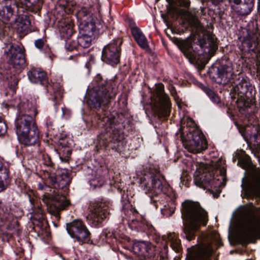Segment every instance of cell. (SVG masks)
I'll list each match as a JSON object with an SVG mask.
<instances>
[{
  "mask_svg": "<svg viewBox=\"0 0 260 260\" xmlns=\"http://www.w3.org/2000/svg\"><path fill=\"white\" fill-rule=\"evenodd\" d=\"M5 54L8 62L15 67H20L25 63L24 51L18 44H12L9 45L6 49Z\"/></svg>",
  "mask_w": 260,
  "mask_h": 260,
  "instance_id": "obj_15",
  "label": "cell"
},
{
  "mask_svg": "<svg viewBox=\"0 0 260 260\" xmlns=\"http://www.w3.org/2000/svg\"><path fill=\"white\" fill-rule=\"evenodd\" d=\"M21 3L28 8H32L39 3L40 0H20Z\"/></svg>",
  "mask_w": 260,
  "mask_h": 260,
  "instance_id": "obj_29",
  "label": "cell"
},
{
  "mask_svg": "<svg viewBox=\"0 0 260 260\" xmlns=\"http://www.w3.org/2000/svg\"><path fill=\"white\" fill-rule=\"evenodd\" d=\"M232 9L241 15H247L252 10L254 0H231Z\"/></svg>",
  "mask_w": 260,
  "mask_h": 260,
  "instance_id": "obj_19",
  "label": "cell"
},
{
  "mask_svg": "<svg viewBox=\"0 0 260 260\" xmlns=\"http://www.w3.org/2000/svg\"><path fill=\"white\" fill-rule=\"evenodd\" d=\"M254 207L242 206L233 214L229 231L231 244H243L258 239L259 215Z\"/></svg>",
  "mask_w": 260,
  "mask_h": 260,
  "instance_id": "obj_1",
  "label": "cell"
},
{
  "mask_svg": "<svg viewBox=\"0 0 260 260\" xmlns=\"http://www.w3.org/2000/svg\"><path fill=\"white\" fill-rule=\"evenodd\" d=\"M183 230L188 240H192L195 233L208 222L207 213L198 203L186 201L182 204Z\"/></svg>",
  "mask_w": 260,
  "mask_h": 260,
  "instance_id": "obj_3",
  "label": "cell"
},
{
  "mask_svg": "<svg viewBox=\"0 0 260 260\" xmlns=\"http://www.w3.org/2000/svg\"><path fill=\"white\" fill-rule=\"evenodd\" d=\"M133 248L137 254L144 256L151 255L152 252L151 244L145 242H138L135 243Z\"/></svg>",
  "mask_w": 260,
  "mask_h": 260,
  "instance_id": "obj_24",
  "label": "cell"
},
{
  "mask_svg": "<svg viewBox=\"0 0 260 260\" xmlns=\"http://www.w3.org/2000/svg\"><path fill=\"white\" fill-rule=\"evenodd\" d=\"M44 44V41L42 39L37 40L35 42V45L36 47H37L39 49L42 48L43 47Z\"/></svg>",
  "mask_w": 260,
  "mask_h": 260,
  "instance_id": "obj_31",
  "label": "cell"
},
{
  "mask_svg": "<svg viewBox=\"0 0 260 260\" xmlns=\"http://www.w3.org/2000/svg\"><path fill=\"white\" fill-rule=\"evenodd\" d=\"M242 49L246 52L253 51L255 47V40L252 32L248 29L243 30L240 37Z\"/></svg>",
  "mask_w": 260,
  "mask_h": 260,
  "instance_id": "obj_20",
  "label": "cell"
},
{
  "mask_svg": "<svg viewBox=\"0 0 260 260\" xmlns=\"http://www.w3.org/2000/svg\"><path fill=\"white\" fill-rule=\"evenodd\" d=\"M234 70L232 63L228 59L216 61L209 69L208 75L214 83L219 85L228 83L233 77Z\"/></svg>",
  "mask_w": 260,
  "mask_h": 260,
  "instance_id": "obj_9",
  "label": "cell"
},
{
  "mask_svg": "<svg viewBox=\"0 0 260 260\" xmlns=\"http://www.w3.org/2000/svg\"><path fill=\"white\" fill-rule=\"evenodd\" d=\"M7 129L6 123L4 119L0 116V136L4 135Z\"/></svg>",
  "mask_w": 260,
  "mask_h": 260,
  "instance_id": "obj_30",
  "label": "cell"
},
{
  "mask_svg": "<svg viewBox=\"0 0 260 260\" xmlns=\"http://www.w3.org/2000/svg\"><path fill=\"white\" fill-rule=\"evenodd\" d=\"M245 136L253 146H258L259 144V129L255 125L248 127L245 131Z\"/></svg>",
  "mask_w": 260,
  "mask_h": 260,
  "instance_id": "obj_25",
  "label": "cell"
},
{
  "mask_svg": "<svg viewBox=\"0 0 260 260\" xmlns=\"http://www.w3.org/2000/svg\"><path fill=\"white\" fill-rule=\"evenodd\" d=\"M119 47L116 43L108 45L103 49L104 61L110 65H116L119 60Z\"/></svg>",
  "mask_w": 260,
  "mask_h": 260,
  "instance_id": "obj_17",
  "label": "cell"
},
{
  "mask_svg": "<svg viewBox=\"0 0 260 260\" xmlns=\"http://www.w3.org/2000/svg\"><path fill=\"white\" fill-rule=\"evenodd\" d=\"M191 47L196 58L202 61V64L211 57L214 46L209 37L206 35L201 34L195 38Z\"/></svg>",
  "mask_w": 260,
  "mask_h": 260,
  "instance_id": "obj_11",
  "label": "cell"
},
{
  "mask_svg": "<svg viewBox=\"0 0 260 260\" xmlns=\"http://www.w3.org/2000/svg\"><path fill=\"white\" fill-rule=\"evenodd\" d=\"M79 45L88 48L96 39L99 34V27L95 19L86 10H82L78 16Z\"/></svg>",
  "mask_w": 260,
  "mask_h": 260,
  "instance_id": "obj_6",
  "label": "cell"
},
{
  "mask_svg": "<svg viewBox=\"0 0 260 260\" xmlns=\"http://www.w3.org/2000/svg\"><path fill=\"white\" fill-rule=\"evenodd\" d=\"M16 132L20 142L25 145H32L39 139V131L34 119L29 115L21 116L16 122Z\"/></svg>",
  "mask_w": 260,
  "mask_h": 260,
  "instance_id": "obj_8",
  "label": "cell"
},
{
  "mask_svg": "<svg viewBox=\"0 0 260 260\" xmlns=\"http://www.w3.org/2000/svg\"><path fill=\"white\" fill-rule=\"evenodd\" d=\"M180 135L184 147L190 153H201L207 147L205 136L194 121L189 117H185L182 120Z\"/></svg>",
  "mask_w": 260,
  "mask_h": 260,
  "instance_id": "obj_4",
  "label": "cell"
},
{
  "mask_svg": "<svg viewBox=\"0 0 260 260\" xmlns=\"http://www.w3.org/2000/svg\"><path fill=\"white\" fill-rule=\"evenodd\" d=\"M31 22L28 16L22 14L17 16L15 20V27L19 33L24 34L30 29Z\"/></svg>",
  "mask_w": 260,
  "mask_h": 260,
  "instance_id": "obj_22",
  "label": "cell"
},
{
  "mask_svg": "<svg viewBox=\"0 0 260 260\" xmlns=\"http://www.w3.org/2000/svg\"><path fill=\"white\" fill-rule=\"evenodd\" d=\"M113 208L112 202L105 198H99L89 202L84 214L87 222L92 226L101 227L108 220Z\"/></svg>",
  "mask_w": 260,
  "mask_h": 260,
  "instance_id": "obj_5",
  "label": "cell"
},
{
  "mask_svg": "<svg viewBox=\"0 0 260 260\" xmlns=\"http://www.w3.org/2000/svg\"><path fill=\"white\" fill-rule=\"evenodd\" d=\"M67 230L72 237L80 242H87L90 239L89 231L81 220L76 219L68 223Z\"/></svg>",
  "mask_w": 260,
  "mask_h": 260,
  "instance_id": "obj_14",
  "label": "cell"
},
{
  "mask_svg": "<svg viewBox=\"0 0 260 260\" xmlns=\"http://www.w3.org/2000/svg\"><path fill=\"white\" fill-rule=\"evenodd\" d=\"M237 103L241 112L251 113L253 111L255 89L252 82L246 76L239 78L236 83Z\"/></svg>",
  "mask_w": 260,
  "mask_h": 260,
  "instance_id": "obj_7",
  "label": "cell"
},
{
  "mask_svg": "<svg viewBox=\"0 0 260 260\" xmlns=\"http://www.w3.org/2000/svg\"><path fill=\"white\" fill-rule=\"evenodd\" d=\"M29 80L34 83L44 84L47 79L46 73L39 68H32L28 72Z\"/></svg>",
  "mask_w": 260,
  "mask_h": 260,
  "instance_id": "obj_21",
  "label": "cell"
},
{
  "mask_svg": "<svg viewBox=\"0 0 260 260\" xmlns=\"http://www.w3.org/2000/svg\"><path fill=\"white\" fill-rule=\"evenodd\" d=\"M43 200L46 204L48 212L55 216H58L61 212L67 208L70 204V202L66 196L57 192L44 194Z\"/></svg>",
  "mask_w": 260,
  "mask_h": 260,
  "instance_id": "obj_12",
  "label": "cell"
},
{
  "mask_svg": "<svg viewBox=\"0 0 260 260\" xmlns=\"http://www.w3.org/2000/svg\"><path fill=\"white\" fill-rule=\"evenodd\" d=\"M73 28V23L72 21L65 22V25L62 26V31L65 35L66 37H70L72 35V30Z\"/></svg>",
  "mask_w": 260,
  "mask_h": 260,
  "instance_id": "obj_28",
  "label": "cell"
},
{
  "mask_svg": "<svg viewBox=\"0 0 260 260\" xmlns=\"http://www.w3.org/2000/svg\"><path fill=\"white\" fill-rule=\"evenodd\" d=\"M9 184L10 177L8 170L0 160V192L5 190Z\"/></svg>",
  "mask_w": 260,
  "mask_h": 260,
  "instance_id": "obj_26",
  "label": "cell"
},
{
  "mask_svg": "<svg viewBox=\"0 0 260 260\" xmlns=\"http://www.w3.org/2000/svg\"><path fill=\"white\" fill-rule=\"evenodd\" d=\"M17 12V7L13 1L5 0L0 3V19L5 22L15 21Z\"/></svg>",
  "mask_w": 260,
  "mask_h": 260,
  "instance_id": "obj_16",
  "label": "cell"
},
{
  "mask_svg": "<svg viewBox=\"0 0 260 260\" xmlns=\"http://www.w3.org/2000/svg\"><path fill=\"white\" fill-rule=\"evenodd\" d=\"M212 7L217 11H222L226 6V0H210Z\"/></svg>",
  "mask_w": 260,
  "mask_h": 260,
  "instance_id": "obj_27",
  "label": "cell"
},
{
  "mask_svg": "<svg viewBox=\"0 0 260 260\" xmlns=\"http://www.w3.org/2000/svg\"><path fill=\"white\" fill-rule=\"evenodd\" d=\"M131 32L137 44L142 48L145 50L149 49V47L147 40L139 27L137 26L132 27Z\"/></svg>",
  "mask_w": 260,
  "mask_h": 260,
  "instance_id": "obj_23",
  "label": "cell"
},
{
  "mask_svg": "<svg viewBox=\"0 0 260 260\" xmlns=\"http://www.w3.org/2000/svg\"><path fill=\"white\" fill-rule=\"evenodd\" d=\"M110 99L108 89L104 86L92 87L88 94V102L91 107L95 110L104 108L109 103Z\"/></svg>",
  "mask_w": 260,
  "mask_h": 260,
  "instance_id": "obj_13",
  "label": "cell"
},
{
  "mask_svg": "<svg viewBox=\"0 0 260 260\" xmlns=\"http://www.w3.org/2000/svg\"><path fill=\"white\" fill-rule=\"evenodd\" d=\"M151 101L152 108L155 114L160 119L167 118L170 112L171 102L161 84H158L155 87Z\"/></svg>",
  "mask_w": 260,
  "mask_h": 260,
  "instance_id": "obj_10",
  "label": "cell"
},
{
  "mask_svg": "<svg viewBox=\"0 0 260 260\" xmlns=\"http://www.w3.org/2000/svg\"><path fill=\"white\" fill-rule=\"evenodd\" d=\"M70 178V173L67 170L60 169L49 177L50 184L56 188L64 186Z\"/></svg>",
  "mask_w": 260,
  "mask_h": 260,
  "instance_id": "obj_18",
  "label": "cell"
},
{
  "mask_svg": "<svg viewBox=\"0 0 260 260\" xmlns=\"http://www.w3.org/2000/svg\"><path fill=\"white\" fill-rule=\"evenodd\" d=\"M226 171L219 161L209 164H199L194 174L196 184L214 195L219 194L226 182Z\"/></svg>",
  "mask_w": 260,
  "mask_h": 260,
  "instance_id": "obj_2",
  "label": "cell"
}]
</instances>
